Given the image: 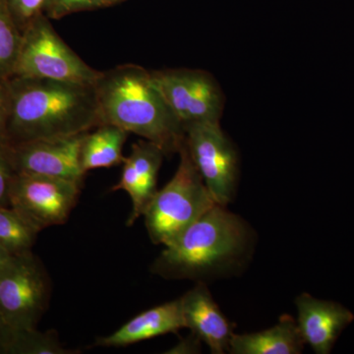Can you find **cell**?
I'll return each instance as SVG.
<instances>
[{
	"mask_svg": "<svg viewBox=\"0 0 354 354\" xmlns=\"http://www.w3.org/2000/svg\"><path fill=\"white\" fill-rule=\"evenodd\" d=\"M12 144L83 134L102 125L94 83L17 77L9 86Z\"/></svg>",
	"mask_w": 354,
	"mask_h": 354,
	"instance_id": "obj_1",
	"label": "cell"
},
{
	"mask_svg": "<svg viewBox=\"0 0 354 354\" xmlns=\"http://www.w3.org/2000/svg\"><path fill=\"white\" fill-rule=\"evenodd\" d=\"M94 87L102 124L153 142L165 155L179 153L185 129L167 106L152 72L139 65H118L101 71Z\"/></svg>",
	"mask_w": 354,
	"mask_h": 354,
	"instance_id": "obj_2",
	"label": "cell"
},
{
	"mask_svg": "<svg viewBox=\"0 0 354 354\" xmlns=\"http://www.w3.org/2000/svg\"><path fill=\"white\" fill-rule=\"evenodd\" d=\"M164 250L151 271L167 279H203L242 264L252 248V230L241 216L216 205Z\"/></svg>",
	"mask_w": 354,
	"mask_h": 354,
	"instance_id": "obj_3",
	"label": "cell"
},
{
	"mask_svg": "<svg viewBox=\"0 0 354 354\" xmlns=\"http://www.w3.org/2000/svg\"><path fill=\"white\" fill-rule=\"evenodd\" d=\"M180 162L169 183L158 190L144 218L153 244L169 245L216 204L186 143L179 151Z\"/></svg>",
	"mask_w": 354,
	"mask_h": 354,
	"instance_id": "obj_4",
	"label": "cell"
},
{
	"mask_svg": "<svg viewBox=\"0 0 354 354\" xmlns=\"http://www.w3.org/2000/svg\"><path fill=\"white\" fill-rule=\"evenodd\" d=\"M100 73L101 71L88 66L64 43L44 14L22 32L12 75L93 84Z\"/></svg>",
	"mask_w": 354,
	"mask_h": 354,
	"instance_id": "obj_5",
	"label": "cell"
},
{
	"mask_svg": "<svg viewBox=\"0 0 354 354\" xmlns=\"http://www.w3.org/2000/svg\"><path fill=\"white\" fill-rule=\"evenodd\" d=\"M50 279L30 252L12 256L0 269V314L13 330L34 329L50 304Z\"/></svg>",
	"mask_w": 354,
	"mask_h": 354,
	"instance_id": "obj_6",
	"label": "cell"
},
{
	"mask_svg": "<svg viewBox=\"0 0 354 354\" xmlns=\"http://www.w3.org/2000/svg\"><path fill=\"white\" fill-rule=\"evenodd\" d=\"M188 152L216 204L232 202L239 183V157L220 122L194 123L185 127Z\"/></svg>",
	"mask_w": 354,
	"mask_h": 354,
	"instance_id": "obj_7",
	"label": "cell"
},
{
	"mask_svg": "<svg viewBox=\"0 0 354 354\" xmlns=\"http://www.w3.org/2000/svg\"><path fill=\"white\" fill-rule=\"evenodd\" d=\"M81 186L59 177L16 174L9 194L10 207L41 232L66 223L78 203Z\"/></svg>",
	"mask_w": 354,
	"mask_h": 354,
	"instance_id": "obj_8",
	"label": "cell"
},
{
	"mask_svg": "<svg viewBox=\"0 0 354 354\" xmlns=\"http://www.w3.org/2000/svg\"><path fill=\"white\" fill-rule=\"evenodd\" d=\"M156 85L184 129L201 122H220L225 97L214 77L195 69L152 71Z\"/></svg>",
	"mask_w": 354,
	"mask_h": 354,
	"instance_id": "obj_9",
	"label": "cell"
},
{
	"mask_svg": "<svg viewBox=\"0 0 354 354\" xmlns=\"http://www.w3.org/2000/svg\"><path fill=\"white\" fill-rule=\"evenodd\" d=\"M86 133L12 144L17 174L59 177L83 183L80 150Z\"/></svg>",
	"mask_w": 354,
	"mask_h": 354,
	"instance_id": "obj_10",
	"label": "cell"
},
{
	"mask_svg": "<svg viewBox=\"0 0 354 354\" xmlns=\"http://www.w3.org/2000/svg\"><path fill=\"white\" fill-rule=\"evenodd\" d=\"M165 153L157 144L139 140L133 144L131 152L125 157L120 181L111 191L123 190L132 203L131 214L127 225L132 227L144 216L157 193L158 176Z\"/></svg>",
	"mask_w": 354,
	"mask_h": 354,
	"instance_id": "obj_11",
	"label": "cell"
},
{
	"mask_svg": "<svg viewBox=\"0 0 354 354\" xmlns=\"http://www.w3.org/2000/svg\"><path fill=\"white\" fill-rule=\"evenodd\" d=\"M297 326L305 344L317 354H329L353 314L341 304L325 301L302 293L295 300Z\"/></svg>",
	"mask_w": 354,
	"mask_h": 354,
	"instance_id": "obj_12",
	"label": "cell"
},
{
	"mask_svg": "<svg viewBox=\"0 0 354 354\" xmlns=\"http://www.w3.org/2000/svg\"><path fill=\"white\" fill-rule=\"evenodd\" d=\"M185 328L196 335L214 354L228 351L234 324L223 313L204 281L180 297Z\"/></svg>",
	"mask_w": 354,
	"mask_h": 354,
	"instance_id": "obj_13",
	"label": "cell"
},
{
	"mask_svg": "<svg viewBox=\"0 0 354 354\" xmlns=\"http://www.w3.org/2000/svg\"><path fill=\"white\" fill-rule=\"evenodd\" d=\"M185 328L180 297L158 305L128 321L106 337H97L93 346L123 348L153 337L176 333Z\"/></svg>",
	"mask_w": 354,
	"mask_h": 354,
	"instance_id": "obj_14",
	"label": "cell"
},
{
	"mask_svg": "<svg viewBox=\"0 0 354 354\" xmlns=\"http://www.w3.org/2000/svg\"><path fill=\"white\" fill-rule=\"evenodd\" d=\"M305 342L297 320L283 315L274 327L251 334H234L228 353L232 354H300Z\"/></svg>",
	"mask_w": 354,
	"mask_h": 354,
	"instance_id": "obj_15",
	"label": "cell"
},
{
	"mask_svg": "<svg viewBox=\"0 0 354 354\" xmlns=\"http://www.w3.org/2000/svg\"><path fill=\"white\" fill-rule=\"evenodd\" d=\"M127 131L113 124H102L86 133L80 150V162L83 171L109 169L123 164V146Z\"/></svg>",
	"mask_w": 354,
	"mask_h": 354,
	"instance_id": "obj_16",
	"label": "cell"
},
{
	"mask_svg": "<svg viewBox=\"0 0 354 354\" xmlns=\"http://www.w3.org/2000/svg\"><path fill=\"white\" fill-rule=\"evenodd\" d=\"M39 232L11 207L0 206V246L12 256L32 251Z\"/></svg>",
	"mask_w": 354,
	"mask_h": 354,
	"instance_id": "obj_17",
	"label": "cell"
},
{
	"mask_svg": "<svg viewBox=\"0 0 354 354\" xmlns=\"http://www.w3.org/2000/svg\"><path fill=\"white\" fill-rule=\"evenodd\" d=\"M79 351L64 348L55 330H14L6 354H74Z\"/></svg>",
	"mask_w": 354,
	"mask_h": 354,
	"instance_id": "obj_18",
	"label": "cell"
},
{
	"mask_svg": "<svg viewBox=\"0 0 354 354\" xmlns=\"http://www.w3.org/2000/svg\"><path fill=\"white\" fill-rule=\"evenodd\" d=\"M22 32L6 0H0V78L12 75L19 53Z\"/></svg>",
	"mask_w": 354,
	"mask_h": 354,
	"instance_id": "obj_19",
	"label": "cell"
},
{
	"mask_svg": "<svg viewBox=\"0 0 354 354\" xmlns=\"http://www.w3.org/2000/svg\"><path fill=\"white\" fill-rule=\"evenodd\" d=\"M16 174L12 143L6 135L0 134V206L10 207L9 194Z\"/></svg>",
	"mask_w": 354,
	"mask_h": 354,
	"instance_id": "obj_20",
	"label": "cell"
},
{
	"mask_svg": "<svg viewBox=\"0 0 354 354\" xmlns=\"http://www.w3.org/2000/svg\"><path fill=\"white\" fill-rule=\"evenodd\" d=\"M104 8L102 0H48L44 14L50 19H62L70 14Z\"/></svg>",
	"mask_w": 354,
	"mask_h": 354,
	"instance_id": "obj_21",
	"label": "cell"
},
{
	"mask_svg": "<svg viewBox=\"0 0 354 354\" xmlns=\"http://www.w3.org/2000/svg\"><path fill=\"white\" fill-rule=\"evenodd\" d=\"M48 0H6L21 32L41 14Z\"/></svg>",
	"mask_w": 354,
	"mask_h": 354,
	"instance_id": "obj_22",
	"label": "cell"
},
{
	"mask_svg": "<svg viewBox=\"0 0 354 354\" xmlns=\"http://www.w3.org/2000/svg\"><path fill=\"white\" fill-rule=\"evenodd\" d=\"M201 339L191 333L189 337H184L177 342L174 348L165 351L167 354H195L201 353Z\"/></svg>",
	"mask_w": 354,
	"mask_h": 354,
	"instance_id": "obj_23",
	"label": "cell"
},
{
	"mask_svg": "<svg viewBox=\"0 0 354 354\" xmlns=\"http://www.w3.org/2000/svg\"><path fill=\"white\" fill-rule=\"evenodd\" d=\"M10 88L0 85V134L6 135L7 121L10 113Z\"/></svg>",
	"mask_w": 354,
	"mask_h": 354,
	"instance_id": "obj_24",
	"label": "cell"
},
{
	"mask_svg": "<svg viewBox=\"0 0 354 354\" xmlns=\"http://www.w3.org/2000/svg\"><path fill=\"white\" fill-rule=\"evenodd\" d=\"M14 330L0 314V354H6L7 346L12 339Z\"/></svg>",
	"mask_w": 354,
	"mask_h": 354,
	"instance_id": "obj_25",
	"label": "cell"
},
{
	"mask_svg": "<svg viewBox=\"0 0 354 354\" xmlns=\"http://www.w3.org/2000/svg\"><path fill=\"white\" fill-rule=\"evenodd\" d=\"M12 258V255L7 252L3 247L0 246V269Z\"/></svg>",
	"mask_w": 354,
	"mask_h": 354,
	"instance_id": "obj_26",
	"label": "cell"
},
{
	"mask_svg": "<svg viewBox=\"0 0 354 354\" xmlns=\"http://www.w3.org/2000/svg\"><path fill=\"white\" fill-rule=\"evenodd\" d=\"M124 1L125 0H102L104 8H106V7L116 6V4H120L121 2Z\"/></svg>",
	"mask_w": 354,
	"mask_h": 354,
	"instance_id": "obj_27",
	"label": "cell"
}]
</instances>
